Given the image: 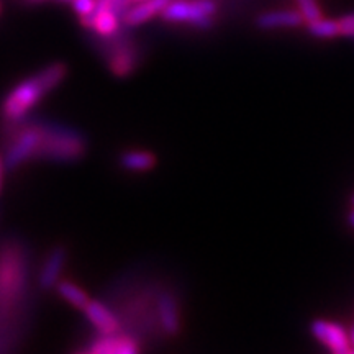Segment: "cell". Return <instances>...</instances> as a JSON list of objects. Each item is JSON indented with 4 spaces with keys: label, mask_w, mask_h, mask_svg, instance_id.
<instances>
[{
    "label": "cell",
    "mask_w": 354,
    "mask_h": 354,
    "mask_svg": "<svg viewBox=\"0 0 354 354\" xmlns=\"http://www.w3.org/2000/svg\"><path fill=\"white\" fill-rule=\"evenodd\" d=\"M66 76H68V64L57 61L13 86L0 105L3 122L19 125L44 97L55 91L59 84H63Z\"/></svg>",
    "instance_id": "cell-1"
},
{
    "label": "cell",
    "mask_w": 354,
    "mask_h": 354,
    "mask_svg": "<svg viewBox=\"0 0 354 354\" xmlns=\"http://www.w3.org/2000/svg\"><path fill=\"white\" fill-rule=\"evenodd\" d=\"M26 266L25 251L19 245L0 248V313L8 315L24 300L26 290Z\"/></svg>",
    "instance_id": "cell-2"
},
{
    "label": "cell",
    "mask_w": 354,
    "mask_h": 354,
    "mask_svg": "<svg viewBox=\"0 0 354 354\" xmlns=\"http://www.w3.org/2000/svg\"><path fill=\"white\" fill-rule=\"evenodd\" d=\"M87 141L81 133L61 125H44L39 159L55 162H74L86 156Z\"/></svg>",
    "instance_id": "cell-3"
},
{
    "label": "cell",
    "mask_w": 354,
    "mask_h": 354,
    "mask_svg": "<svg viewBox=\"0 0 354 354\" xmlns=\"http://www.w3.org/2000/svg\"><path fill=\"white\" fill-rule=\"evenodd\" d=\"M44 123H28L21 125L12 135L6 151V167L15 171L25 166L32 159H39V149L43 143Z\"/></svg>",
    "instance_id": "cell-4"
},
{
    "label": "cell",
    "mask_w": 354,
    "mask_h": 354,
    "mask_svg": "<svg viewBox=\"0 0 354 354\" xmlns=\"http://www.w3.org/2000/svg\"><path fill=\"white\" fill-rule=\"evenodd\" d=\"M215 13L216 6L212 0H171L161 17L167 24L210 28L214 25Z\"/></svg>",
    "instance_id": "cell-5"
},
{
    "label": "cell",
    "mask_w": 354,
    "mask_h": 354,
    "mask_svg": "<svg viewBox=\"0 0 354 354\" xmlns=\"http://www.w3.org/2000/svg\"><path fill=\"white\" fill-rule=\"evenodd\" d=\"M310 331L323 346L335 354L351 353V339L342 325L328 320H313L310 323Z\"/></svg>",
    "instance_id": "cell-6"
},
{
    "label": "cell",
    "mask_w": 354,
    "mask_h": 354,
    "mask_svg": "<svg viewBox=\"0 0 354 354\" xmlns=\"http://www.w3.org/2000/svg\"><path fill=\"white\" fill-rule=\"evenodd\" d=\"M158 322L161 331L169 338H174L183 331V318L177 297L171 290H161L156 297Z\"/></svg>",
    "instance_id": "cell-7"
},
{
    "label": "cell",
    "mask_w": 354,
    "mask_h": 354,
    "mask_svg": "<svg viewBox=\"0 0 354 354\" xmlns=\"http://www.w3.org/2000/svg\"><path fill=\"white\" fill-rule=\"evenodd\" d=\"M140 64L138 50L128 41L115 43L107 53L109 71L115 77H130Z\"/></svg>",
    "instance_id": "cell-8"
},
{
    "label": "cell",
    "mask_w": 354,
    "mask_h": 354,
    "mask_svg": "<svg viewBox=\"0 0 354 354\" xmlns=\"http://www.w3.org/2000/svg\"><path fill=\"white\" fill-rule=\"evenodd\" d=\"M141 351V344L136 338L127 333L99 335L94 343L86 349L88 354H136Z\"/></svg>",
    "instance_id": "cell-9"
},
{
    "label": "cell",
    "mask_w": 354,
    "mask_h": 354,
    "mask_svg": "<svg viewBox=\"0 0 354 354\" xmlns=\"http://www.w3.org/2000/svg\"><path fill=\"white\" fill-rule=\"evenodd\" d=\"M66 263H68V251L63 246L53 248L46 258H44L38 274V284L43 290L55 289L61 276H63Z\"/></svg>",
    "instance_id": "cell-10"
},
{
    "label": "cell",
    "mask_w": 354,
    "mask_h": 354,
    "mask_svg": "<svg viewBox=\"0 0 354 354\" xmlns=\"http://www.w3.org/2000/svg\"><path fill=\"white\" fill-rule=\"evenodd\" d=\"M84 315L97 330L99 335H112L120 331V322L115 317V313L110 310L107 305H104L99 300L91 299L86 307L82 308Z\"/></svg>",
    "instance_id": "cell-11"
},
{
    "label": "cell",
    "mask_w": 354,
    "mask_h": 354,
    "mask_svg": "<svg viewBox=\"0 0 354 354\" xmlns=\"http://www.w3.org/2000/svg\"><path fill=\"white\" fill-rule=\"evenodd\" d=\"M171 0H141L135 2V6L128 7L123 13V24L125 26H140L149 21L154 17L161 15Z\"/></svg>",
    "instance_id": "cell-12"
},
{
    "label": "cell",
    "mask_w": 354,
    "mask_h": 354,
    "mask_svg": "<svg viewBox=\"0 0 354 354\" xmlns=\"http://www.w3.org/2000/svg\"><path fill=\"white\" fill-rule=\"evenodd\" d=\"M305 24V19L300 10H272L266 12L258 17L256 25L261 30H277V28H297Z\"/></svg>",
    "instance_id": "cell-13"
},
{
    "label": "cell",
    "mask_w": 354,
    "mask_h": 354,
    "mask_svg": "<svg viewBox=\"0 0 354 354\" xmlns=\"http://www.w3.org/2000/svg\"><path fill=\"white\" fill-rule=\"evenodd\" d=\"M122 169L128 172H143L153 171L158 166V158L153 151L148 149H127L120 154Z\"/></svg>",
    "instance_id": "cell-14"
},
{
    "label": "cell",
    "mask_w": 354,
    "mask_h": 354,
    "mask_svg": "<svg viewBox=\"0 0 354 354\" xmlns=\"http://www.w3.org/2000/svg\"><path fill=\"white\" fill-rule=\"evenodd\" d=\"M55 289L57 292V295H59L64 302L73 305V307L77 310L79 308L82 310L87 305L88 300H91L88 299L87 292L84 290L81 286L73 281H68V279H59V282H57Z\"/></svg>",
    "instance_id": "cell-15"
},
{
    "label": "cell",
    "mask_w": 354,
    "mask_h": 354,
    "mask_svg": "<svg viewBox=\"0 0 354 354\" xmlns=\"http://www.w3.org/2000/svg\"><path fill=\"white\" fill-rule=\"evenodd\" d=\"M308 25V32L317 38H335L339 35V24L338 20H331V19H320L310 21Z\"/></svg>",
    "instance_id": "cell-16"
},
{
    "label": "cell",
    "mask_w": 354,
    "mask_h": 354,
    "mask_svg": "<svg viewBox=\"0 0 354 354\" xmlns=\"http://www.w3.org/2000/svg\"><path fill=\"white\" fill-rule=\"evenodd\" d=\"M73 7L81 19V24L87 26L97 8V0H73Z\"/></svg>",
    "instance_id": "cell-17"
},
{
    "label": "cell",
    "mask_w": 354,
    "mask_h": 354,
    "mask_svg": "<svg viewBox=\"0 0 354 354\" xmlns=\"http://www.w3.org/2000/svg\"><path fill=\"white\" fill-rule=\"evenodd\" d=\"M297 6L300 13H302V17L305 19V24H310V21L323 17L322 8L318 7L317 0H297Z\"/></svg>",
    "instance_id": "cell-18"
},
{
    "label": "cell",
    "mask_w": 354,
    "mask_h": 354,
    "mask_svg": "<svg viewBox=\"0 0 354 354\" xmlns=\"http://www.w3.org/2000/svg\"><path fill=\"white\" fill-rule=\"evenodd\" d=\"M338 24H339V35L354 38V13L342 17V19L338 20Z\"/></svg>",
    "instance_id": "cell-19"
},
{
    "label": "cell",
    "mask_w": 354,
    "mask_h": 354,
    "mask_svg": "<svg viewBox=\"0 0 354 354\" xmlns=\"http://www.w3.org/2000/svg\"><path fill=\"white\" fill-rule=\"evenodd\" d=\"M6 159L0 156V192H2V184H3V171H6Z\"/></svg>",
    "instance_id": "cell-20"
},
{
    "label": "cell",
    "mask_w": 354,
    "mask_h": 354,
    "mask_svg": "<svg viewBox=\"0 0 354 354\" xmlns=\"http://www.w3.org/2000/svg\"><path fill=\"white\" fill-rule=\"evenodd\" d=\"M349 339H351V346L354 348V328L349 331Z\"/></svg>",
    "instance_id": "cell-21"
},
{
    "label": "cell",
    "mask_w": 354,
    "mask_h": 354,
    "mask_svg": "<svg viewBox=\"0 0 354 354\" xmlns=\"http://www.w3.org/2000/svg\"><path fill=\"white\" fill-rule=\"evenodd\" d=\"M349 221H351V225L354 227V212H353V215H351V218H349Z\"/></svg>",
    "instance_id": "cell-22"
},
{
    "label": "cell",
    "mask_w": 354,
    "mask_h": 354,
    "mask_svg": "<svg viewBox=\"0 0 354 354\" xmlns=\"http://www.w3.org/2000/svg\"><path fill=\"white\" fill-rule=\"evenodd\" d=\"M131 2H133V3H135V2H141V0H130V3H131Z\"/></svg>",
    "instance_id": "cell-23"
},
{
    "label": "cell",
    "mask_w": 354,
    "mask_h": 354,
    "mask_svg": "<svg viewBox=\"0 0 354 354\" xmlns=\"http://www.w3.org/2000/svg\"><path fill=\"white\" fill-rule=\"evenodd\" d=\"M353 203H354V198H353Z\"/></svg>",
    "instance_id": "cell-24"
}]
</instances>
